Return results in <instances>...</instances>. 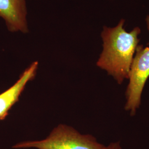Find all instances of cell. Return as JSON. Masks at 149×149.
<instances>
[{
  "mask_svg": "<svg viewBox=\"0 0 149 149\" xmlns=\"http://www.w3.org/2000/svg\"><path fill=\"white\" fill-rule=\"evenodd\" d=\"M26 0H0V17L11 32L27 33Z\"/></svg>",
  "mask_w": 149,
  "mask_h": 149,
  "instance_id": "4",
  "label": "cell"
},
{
  "mask_svg": "<svg viewBox=\"0 0 149 149\" xmlns=\"http://www.w3.org/2000/svg\"><path fill=\"white\" fill-rule=\"evenodd\" d=\"M135 53L129 74L125 106V110L130 111L131 116L136 113L140 105L142 92L149 77V43L145 48L138 45Z\"/></svg>",
  "mask_w": 149,
  "mask_h": 149,
  "instance_id": "3",
  "label": "cell"
},
{
  "mask_svg": "<svg viewBox=\"0 0 149 149\" xmlns=\"http://www.w3.org/2000/svg\"><path fill=\"white\" fill-rule=\"evenodd\" d=\"M124 20L117 27H104L101 36L103 41V50L97 65L106 70L121 84L128 79L130 66L136 52L140 29L136 27L129 33L123 28Z\"/></svg>",
  "mask_w": 149,
  "mask_h": 149,
  "instance_id": "1",
  "label": "cell"
},
{
  "mask_svg": "<svg viewBox=\"0 0 149 149\" xmlns=\"http://www.w3.org/2000/svg\"><path fill=\"white\" fill-rule=\"evenodd\" d=\"M16 149L34 148L38 149H106L93 136L83 135L74 128L60 124L47 138L39 141L21 142L13 146Z\"/></svg>",
  "mask_w": 149,
  "mask_h": 149,
  "instance_id": "2",
  "label": "cell"
},
{
  "mask_svg": "<svg viewBox=\"0 0 149 149\" xmlns=\"http://www.w3.org/2000/svg\"><path fill=\"white\" fill-rule=\"evenodd\" d=\"M146 22H147V24H148V28L149 31V16H148L146 18Z\"/></svg>",
  "mask_w": 149,
  "mask_h": 149,
  "instance_id": "7",
  "label": "cell"
},
{
  "mask_svg": "<svg viewBox=\"0 0 149 149\" xmlns=\"http://www.w3.org/2000/svg\"><path fill=\"white\" fill-rule=\"evenodd\" d=\"M38 68V61L32 63L21 74L13 85L0 94V120L5 119L11 108L19 101L27 84L35 78Z\"/></svg>",
  "mask_w": 149,
  "mask_h": 149,
  "instance_id": "5",
  "label": "cell"
},
{
  "mask_svg": "<svg viewBox=\"0 0 149 149\" xmlns=\"http://www.w3.org/2000/svg\"><path fill=\"white\" fill-rule=\"evenodd\" d=\"M106 149H121V147L120 146V143L118 142L112 143L108 146H106Z\"/></svg>",
  "mask_w": 149,
  "mask_h": 149,
  "instance_id": "6",
  "label": "cell"
}]
</instances>
